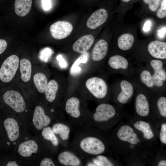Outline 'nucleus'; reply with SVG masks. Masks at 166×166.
I'll return each mask as SVG.
<instances>
[{"label": "nucleus", "mask_w": 166, "mask_h": 166, "mask_svg": "<svg viewBox=\"0 0 166 166\" xmlns=\"http://www.w3.org/2000/svg\"><path fill=\"white\" fill-rule=\"evenodd\" d=\"M73 128V136L68 147L82 160L104 152L105 145L95 134L94 128L85 126Z\"/></svg>", "instance_id": "f257e3e1"}, {"label": "nucleus", "mask_w": 166, "mask_h": 166, "mask_svg": "<svg viewBox=\"0 0 166 166\" xmlns=\"http://www.w3.org/2000/svg\"><path fill=\"white\" fill-rule=\"evenodd\" d=\"M85 106L81 99L76 97H70L65 101L66 118L73 127L80 126L90 113Z\"/></svg>", "instance_id": "f03ea898"}, {"label": "nucleus", "mask_w": 166, "mask_h": 166, "mask_svg": "<svg viewBox=\"0 0 166 166\" xmlns=\"http://www.w3.org/2000/svg\"><path fill=\"white\" fill-rule=\"evenodd\" d=\"M116 113L115 109L112 105L101 104L96 108L95 111L90 113L80 126L95 128L100 124L108 122L114 117Z\"/></svg>", "instance_id": "7ed1b4c3"}, {"label": "nucleus", "mask_w": 166, "mask_h": 166, "mask_svg": "<svg viewBox=\"0 0 166 166\" xmlns=\"http://www.w3.org/2000/svg\"><path fill=\"white\" fill-rule=\"evenodd\" d=\"M18 57L12 55L8 57L3 61L0 68V79L7 83L13 79L17 70L19 65Z\"/></svg>", "instance_id": "20e7f679"}, {"label": "nucleus", "mask_w": 166, "mask_h": 166, "mask_svg": "<svg viewBox=\"0 0 166 166\" xmlns=\"http://www.w3.org/2000/svg\"><path fill=\"white\" fill-rule=\"evenodd\" d=\"M61 121L54 124L52 129L60 139L59 142L63 148H67L69 144L70 134L72 130V125L67 120L62 118Z\"/></svg>", "instance_id": "39448f33"}, {"label": "nucleus", "mask_w": 166, "mask_h": 166, "mask_svg": "<svg viewBox=\"0 0 166 166\" xmlns=\"http://www.w3.org/2000/svg\"><path fill=\"white\" fill-rule=\"evenodd\" d=\"M85 85L89 92L96 99H103L107 94L108 87L102 78L97 77L90 78L86 81Z\"/></svg>", "instance_id": "423d86ee"}, {"label": "nucleus", "mask_w": 166, "mask_h": 166, "mask_svg": "<svg viewBox=\"0 0 166 166\" xmlns=\"http://www.w3.org/2000/svg\"><path fill=\"white\" fill-rule=\"evenodd\" d=\"M5 103L15 112L21 113L26 108V104L21 95L18 92L13 90H8L3 95Z\"/></svg>", "instance_id": "0eeeda50"}, {"label": "nucleus", "mask_w": 166, "mask_h": 166, "mask_svg": "<svg viewBox=\"0 0 166 166\" xmlns=\"http://www.w3.org/2000/svg\"><path fill=\"white\" fill-rule=\"evenodd\" d=\"M57 160L63 166L84 165L83 160L68 147L63 148V149L58 155Z\"/></svg>", "instance_id": "6e6552de"}, {"label": "nucleus", "mask_w": 166, "mask_h": 166, "mask_svg": "<svg viewBox=\"0 0 166 166\" xmlns=\"http://www.w3.org/2000/svg\"><path fill=\"white\" fill-rule=\"evenodd\" d=\"M73 30V26L69 22L58 21L51 25L49 31L51 36L55 39L61 40L69 36Z\"/></svg>", "instance_id": "1a4fd4ad"}, {"label": "nucleus", "mask_w": 166, "mask_h": 166, "mask_svg": "<svg viewBox=\"0 0 166 166\" xmlns=\"http://www.w3.org/2000/svg\"><path fill=\"white\" fill-rule=\"evenodd\" d=\"M33 121L36 128L40 130L48 126L51 122V120L50 117L45 114L42 107L37 106L34 110Z\"/></svg>", "instance_id": "9d476101"}, {"label": "nucleus", "mask_w": 166, "mask_h": 166, "mask_svg": "<svg viewBox=\"0 0 166 166\" xmlns=\"http://www.w3.org/2000/svg\"><path fill=\"white\" fill-rule=\"evenodd\" d=\"M108 14L104 9H99L94 12L88 19L86 23L87 26L94 29L103 24L106 20Z\"/></svg>", "instance_id": "9b49d317"}, {"label": "nucleus", "mask_w": 166, "mask_h": 166, "mask_svg": "<svg viewBox=\"0 0 166 166\" xmlns=\"http://www.w3.org/2000/svg\"><path fill=\"white\" fill-rule=\"evenodd\" d=\"M148 49L152 57L160 59L166 58V43L157 40L151 42L148 45Z\"/></svg>", "instance_id": "f8f14e48"}, {"label": "nucleus", "mask_w": 166, "mask_h": 166, "mask_svg": "<svg viewBox=\"0 0 166 166\" xmlns=\"http://www.w3.org/2000/svg\"><path fill=\"white\" fill-rule=\"evenodd\" d=\"M117 135L121 140L127 141L131 144H135L140 141L132 128L128 125L121 126L118 130Z\"/></svg>", "instance_id": "ddd939ff"}, {"label": "nucleus", "mask_w": 166, "mask_h": 166, "mask_svg": "<svg viewBox=\"0 0 166 166\" xmlns=\"http://www.w3.org/2000/svg\"><path fill=\"white\" fill-rule=\"evenodd\" d=\"M94 41V37L91 35L84 36L74 42L72 46L73 49L74 51L79 53H84L91 47Z\"/></svg>", "instance_id": "4468645a"}, {"label": "nucleus", "mask_w": 166, "mask_h": 166, "mask_svg": "<svg viewBox=\"0 0 166 166\" xmlns=\"http://www.w3.org/2000/svg\"><path fill=\"white\" fill-rule=\"evenodd\" d=\"M3 125L8 138L11 141L16 140L19 135V127L17 121L12 118H8L3 121Z\"/></svg>", "instance_id": "2eb2a0df"}, {"label": "nucleus", "mask_w": 166, "mask_h": 166, "mask_svg": "<svg viewBox=\"0 0 166 166\" xmlns=\"http://www.w3.org/2000/svg\"><path fill=\"white\" fill-rule=\"evenodd\" d=\"M108 50V45L105 40L100 39L95 44L92 49V59L94 61H99L106 56Z\"/></svg>", "instance_id": "dca6fc26"}, {"label": "nucleus", "mask_w": 166, "mask_h": 166, "mask_svg": "<svg viewBox=\"0 0 166 166\" xmlns=\"http://www.w3.org/2000/svg\"><path fill=\"white\" fill-rule=\"evenodd\" d=\"M121 92L117 97V100L121 104L126 103L131 97L133 92V87L128 81L123 80L120 83Z\"/></svg>", "instance_id": "f3484780"}, {"label": "nucleus", "mask_w": 166, "mask_h": 166, "mask_svg": "<svg viewBox=\"0 0 166 166\" xmlns=\"http://www.w3.org/2000/svg\"><path fill=\"white\" fill-rule=\"evenodd\" d=\"M38 150V145L34 140H30L21 143L18 148V153L22 156L28 157L32 153H36Z\"/></svg>", "instance_id": "a211bd4d"}, {"label": "nucleus", "mask_w": 166, "mask_h": 166, "mask_svg": "<svg viewBox=\"0 0 166 166\" xmlns=\"http://www.w3.org/2000/svg\"><path fill=\"white\" fill-rule=\"evenodd\" d=\"M135 109L137 113L141 117L148 115L149 112L148 103L146 96L142 93L138 94L135 100Z\"/></svg>", "instance_id": "6ab92c4d"}, {"label": "nucleus", "mask_w": 166, "mask_h": 166, "mask_svg": "<svg viewBox=\"0 0 166 166\" xmlns=\"http://www.w3.org/2000/svg\"><path fill=\"white\" fill-rule=\"evenodd\" d=\"M32 0H15L14 9L15 13L19 16L26 15L30 11Z\"/></svg>", "instance_id": "aec40b11"}, {"label": "nucleus", "mask_w": 166, "mask_h": 166, "mask_svg": "<svg viewBox=\"0 0 166 166\" xmlns=\"http://www.w3.org/2000/svg\"><path fill=\"white\" fill-rule=\"evenodd\" d=\"M20 71L22 80L27 82L30 79L31 74V64L30 61L26 58H23L20 62Z\"/></svg>", "instance_id": "412c9836"}, {"label": "nucleus", "mask_w": 166, "mask_h": 166, "mask_svg": "<svg viewBox=\"0 0 166 166\" xmlns=\"http://www.w3.org/2000/svg\"><path fill=\"white\" fill-rule=\"evenodd\" d=\"M108 64L111 68L115 69H125L128 66V62L127 59L119 55H115L111 57L108 61Z\"/></svg>", "instance_id": "4be33fe9"}, {"label": "nucleus", "mask_w": 166, "mask_h": 166, "mask_svg": "<svg viewBox=\"0 0 166 166\" xmlns=\"http://www.w3.org/2000/svg\"><path fill=\"white\" fill-rule=\"evenodd\" d=\"M58 88V84L55 80H51L49 82L44 92L48 101L52 102L55 100Z\"/></svg>", "instance_id": "5701e85b"}, {"label": "nucleus", "mask_w": 166, "mask_h": 166, "mask_svg": "<svg viewBox=\"0 0 166 166\" xmlns=\"http://www.w3.org/2000/svg\"><path fill=\"white\" fill-rule=\"evenodd\" d=\"M134 38L132 34L129 33L124 34L118 38L117 44L119 48L123 50H127L132 46Z\"/></svg>", "instance_id": "b1692460"}, {"label": "nucleus", "mask_w": 166, "mask_h": 166, "mask_svg": "<svg viewBox=\"0 0 166 166\" xmlns=\"http://www.w3.org/2000/svg\"><path fill=\"white\" fill-rule=\"evenodd\" d=\"M133 125L136 129L143 133L144 137L145 139L149 140L153 137V133L150 124L147 122L139 121L134 123Z\"/></svg>", "instance_id": "393cba45"}, {"label": "nucleus", "mask_w": 166, "mask_h": 166, "mask_svg": "<svg viewBox=\"0 0 166 166\" xmlns=\"http://www.w3.org/2000/svg\"><path fill=\"white\" fill-rule=\"evenodd\" d=\"M42 130V135L44 139L49 141L54 147H58L60 143L58 138L53 131L51 127L48 126Z\"/></svg>", "instance_id": "a878e982"}, {"label": "nucleus", "mask_w": 166, "mask_h": 166, "mask_svg": "<svg viewBox=\"0 0 166 166\" xmlns=\"http://www.w3.org/2000/svg\"><path fill=\"white\" fill-rule=\"evenodd\" d=\"M34 82L37 89L41 93H44L48 84L45 75L42 73H36L33 77Z\"/></svg>", "instance_id": "bb28decb"}, {"label": "nucleus", "mask_w": 166, "mask_h": 166, "mask_svg": "<svg viewBox=\"0 0 166 166\" xmlns=\"http://www.w3.org/2000/svg\"><path fill=\"white\" fill-rule=\"evenodd\" d=\"M150 65L154 71V74L163 81L166 80V72L163 68V63L160 60L153 59L150 61Z\"/></svg>", "instance_id": "cd10ccee"}, {"label": "nucleus", "mask_w": 166, "mask_h": 166, "mask_svg": "<svg viewBox=\"0 0 166 166\" xmlns=\"http://www.w3.org/2000/svg\"><path fill=\"white\" fill-rule=\"evenodd\" d=\"M88 54L85 53L80 56L75 61L70 69V72L72 74H76L80 72L81 69L79 67L81 63H85L88 59Z\"/></svg>", "instance_id": "c85d7f7f"}, {"label": "nucleus", "mask_w": 166, "mask_h": 166, "mask_svg": "<svg viewBox=\"0 0 166 166\" xmlns=\"http://www.w3.org/2000/svg\"><path fill=\"white\" fill-rule=\"evenodd\" d=\"M140 79L142 82L148 87H152L154 85L152 76L148 70H144L141 72Z\"/></svg>", "instance_id": "c756f323"}, {"label": "nucleus", "mask_w": 166, "mask_h": 166, "mask_svg": "<svg viewBox=\"0 0 166 166\" xmlns=\"http://www.w3.org/2000/svg\"><path fill=\"white\" fill-rule=\"evenodd\" d=\"M157 106L160 115L166 117V98L162 97H160L157 101Z\"/></svg>", "instance_id": "7c9ffc66"}, {"label": "nucleus", "mask_w": 166, "mask_h": 166, "mask_svg": "<svg viewBox=\"0 0 166 166\" xmlns=\"http://www.w3.org/2000/svg\"><path fill=\"white\" fill-rule=\"evenodd\" d=\"M144 3L148 5L149 9L152 11H156L160 5L161 0H143Z\"/></svg>", "instance_id": "2f4dec72"}, {"label": "nucleus", "mask_w": 166, "mask_h": 166, "mask_svg": "<svg viewBox=\"0 0 166 166\" xmlns=\"http://www.w3.org/2000/svg\"><path fill=\"white\" fill-rule=\"evenodd\" d=\"M160 141L163 143L166 144V124H162L160 134Z\"/></svg>", "instance_id": "473e14b6"}, {"label": "nucleus", "mask_w": 166, "mask_h": 166, "mask_svg": "<svg viewBox=\"0 0 166 166\" xmlns=\"http://www.w3.org/2000/svg\"><path fill=\"white\" fill-rule=\"evenodd\" d=\"M96 157L100 160L104 164V166H112L113 164L108 159V158L103 155H99L96 156Z\"/></svg>", "instance_id": "72a5a7b5"}, {"label": "nucleus", "mask_w": 166, "mask_h": 166, "mask_svg": "<svg viewBox=\"0 0 166 166\" xmlns=\"http://www.w3.org/2000/svg\"><path fill=\"white\" fill-rule=\"evenodd\" d=\"M40 165V166H55V165L51 158L46 157L42 160Z\"/></svg>", "instance_id": "f704fd0d"}, {"label": "nucleus", "mask_w": 166, "mask_h": 166, "mask_svg": "<svg viewBox=\"0 0 166 166\" xmlns=\"http://www.w3.org/2000/svg\"><path fill=\"white\" fill-rule=\"evenodd\" d=\"M154 85L158 87H160L163 85V81L154 74L152 76Z\"/></svg>", "instance_id": "c9c22d12"}, {"label": "nucleus", "mask_w": 166, "mask_h": 166, "mask_svg": "<svg viewBox=\"0 0 166 166\" xmlns=\"http://www.w3.org/2000/svg\"><path fill=\"white\" fill-rule=\"evenodd\" d=\"M7 46L6 41L3 39H0V54L6 49Z\"/></svg>", "instance_id": "e433bc0d"}, {"label": "nucleus", "mask_w": 166, "mask_h": 166, "mask_svg": "<svg viewBox=\"0 0 166 166\" xmlns=\"http://www.w3.org/2000/svg\"><path fill=\"white\" fill-rule=\"evenodd\" d=\"M42 6L43 9L45 10H48L51 6L50 0H42Z\"/></svg>", "instance_id": "4c0bfd02"}, {"label": "nucleus", "mask_w": 166, "mask_h": 166, "mask_svg": "<svg viewBox=\"0 0 166 166\" xmlns=\"http://www.w3.org/2000/svg\"><path fill=\"white\" fill-rule=\"evenodd\" d=\"M157 17L160 18H163L166 16V10H163L161 9L158 10L156 13Z\"/></svg>", "instance_id": "58836bf2"}, {"label": "nucleus", "mask_w": 166, "mask_h": 166, "mask_svg": "<svg viewBox=\"0 0 166 166\" xmlns=\"http://www.w3.org/2000/svg\"><path fill=\"white\" fill-rule=\"evenodd\" d=\"M151 25V22L150 21L148 20L146 21L144 25L143 30L145 32H147L150 30Z\"/></svg>", "instance_id": "ea45409f"}, {"label": "nucleus", "mask_w": 166, "mask_h": 166, "mask_svg": "<svg viewBox=\"0 0 166 166\" xmlns=\"http://www.w3.org/2000/svg\"><path fill=\"white\" fill-rule=\"evenodd\" d=\"M166 28L165 27L158 31V35L160 38H163L166 34Z\"/></svg>", "instance_id": "a19ab883"}, {"label": "nucleus", "mask_w": 166, "mask_h": 166, "mask_svg": "<svg viewBox=\"0 0 166 166\" xmlns=\"http://www.w3.org/2000/svg\"><path fill=\"white\" fill-rule=\"evenodd\" d=\"M6 166H18L16 161H9L7 164Z\"/></svg>", "instance_id": "79ce46f5"}, {"label": "nucleus", "mask_w": 166, "mask_h": 166, "mask_svg": "<svg viewBox=\"0 0 166 166\" xmlns=\"http://www.w3.org/2000/svg\"><path fill=\"white\" fill-rule=\"evenodd\" d=\"M161 9L166 10V0H163L161 2Z\"/></svg>", "instance_id": "37998d69"}, {"label": "nucleus", "mask_w": 166, "mask_h": 166, "mask_svg": "<svg viewBox=\"0 0 166 166\" xmlns=\"http://www.w3.org/2000/svg\"><path fill=\"white\" fill-rule=\"evenodd\" d=\"M158 166H166V161L165 160H162L159 162L158 164Z\"/></svg>", "instance_id": "c03bdc74"}, {"label": "nucleus", "mask_w": 166, "mask_h": 166, "mask_svg": "<svg viewBox=\"0 0 166 166\" xmlns=\"http://www.w3.org/2000/svg\"><path fill=\"white\" fill-rule=\"evenodd\" d=\"M123 2H127L129 1H130L131 0H122Z\"/></svg>", "instance_id": "a18cd8bd"}]
</instances>
